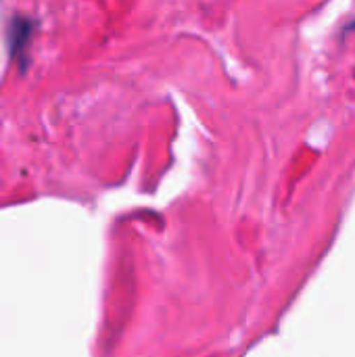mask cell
<instances>
[{"label":"cell","instance_id":"6da1fadb","mask_svg":"<svg viewBox=\"0 0 355 357\" xmlns=\"http://www.w3.org/2000/svg\"><path fill=\"white\" fill-rule=\"evenodd\" d=\"M33 36V21L25 15H15L8 23V52L10 59L19 63V69L23 71L27 61L29 42Z\"/></svg>","mask_w":355,"mask_h":357}]
</instances>
